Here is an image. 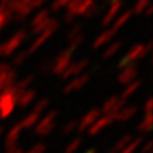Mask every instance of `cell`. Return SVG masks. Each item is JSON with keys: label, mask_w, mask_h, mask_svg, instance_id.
I'll list each match as a JSON object with an SVG mask.
<instances>
[{"label": "cell", "mask_w": 153, "mask_h": 153, "mask_svg": "<svg viewBox=\"0 0 153 153\" xmlns=\"http://www.w3.org/2000/svg\"><path fill=\"white\" fill-rule=\"evenodd\" d=\"M120 4H122V1H114L112 7L109 9L108 14H106V16H105V19H104V24H108V23H109L111 20L116 16V13H118V11H119V9H120Z\"/></svg>", "instance_id": "obj_1"}, {"label": "cell", "mask_w": 153, "mask_h": 153, "mask_svg": "<svg viewBox=\"0 0 153 153\" xmlns=\"http://www.w3.org/2000/svg\"><path fill=\"white\" fill-rule=\"evenodd\" d=\"M71 0H55L54 3H53V10L54 11H57V10H60L62 6H65V4H68Z\"/></svg>", "instance_id": "obj_8"}, {"label": "cell", "mask_w": 153, "mask_h": 153, "mask_svg": "<svg viewBox=\"0 0 153 153\" xmlns=\"http://www.w3.org/2000/svg\"><path fill=\"white\" fill-rule=\"evenodd\" d=\"M74 126H75V123H72V122H71V123H68V128H67V129H64V132H65V133H68V132L71 131Z\"/></svg>", "instance_id": "obj_17"}, {"label": "cell", "mask_w": 153, "mask_h": 153, "mask_svg": "<svg viewBox=\"0 0 153 153\" xmlns=\"http://www.w3.org/2000/svg\"><path fill=\"white\" fill-rule=\"evenodd\" d=\"M36 119H37V115L33 114L31 116H28V118H26V119H24V122H23V126H30V123H33Z\"/></svg>", "instance_id": "obj_14"}, {"label": "cell", "mask_w": 153, "mask_h": 153, "mask_svg": "<svg viewBox=\"0 0 153 153\" xmlns=\"http://www.w3.org/2000/svg\"><path fill=\"white\" fill-rule=\"evenodd\" d=\"M148 4H149V0H139L136 3V6H135V11H136V13H140V11H143V9Z\"/></svg>", "instance_id": "obj_9"}, {"label": "cell", "mask_w": 153, "mask_h": 153, "mask_svg": "<svg viewBox=\"0 0 153 153\" xmlns=\"http://www.w3.org/2000/svg\"><path fill=\"white\" fill-rule=\"evenodd\" d=\"M47 17H48V10H43V11H40V13H38L37 16H36V19H34V22H33L34 27H36V26H38L40 23H44L45 20H48Z\"/></svg>", "instance_id": "obj_3"}, {"label": "cell", "mask_w": 153, "mask_h": 153, "mask_svg": "<svg viewBox=\"0 0 153 153\" xmlns=\"http://www.w3.org/2000/svg\"><path fill=\"white\" fill-rule=\"evenodd\" d=\"M82 82H87V76H85V78H79V81H74L71 85H70V87L67 88V92H68V91H70L71 88H78V87H81Z\"/></svg>", "instance_id": "obj_13"}, {"label": "cell", "mask_w": 153, "mask_h": 153, "mask_svg": "<svg viewBox=\"0 0 153 153\" xmlns=\"http://www.w3.org/2000/svg\"><path fill=\"white\" fill-rule=\"evenodd\" d=\"M118 47H120V44H114V47H112V48H111L109 51H106V54H105V55H111V54H112V53H115Z\"/></svg>", "instance_id": "obj_16"}, {"label": "cell", "mask_w": 153, "mask_h": 153, "mask_svg": "<svg viewBox=\"0 0 153 153\" xmlns=\"http://www.w3.org/2000/svg\"><path fill=\"white\" fill-rule=\"evenodd\" d=\"M92 4H94V0H84V1L81 3V6H79V9H78V11H76V13H79V14H85V13H87V10Z\"/></svg>", "instance_id": "obj_5"}, {"label": "cell", "mask_w": 153, "mask_h": 153, "mask_svg": "<svg viewBox=\"0 0 153 153\" xmlns=\"http://www.w3.org/2000/svg\"><path fill=\"white\" fill-rule=\"evenodd\" d=\"M33 97H34V92L33 91H30V92H26L24 94V97H23V99H22V106H26V105L33 99Z\"/></svg>", "instance_id": "obj_10"}, {"label": "cell", "mask_w": 153, "mask_h": 153, "mask_svg": "<svg viewBox=\"0 0 153 153\" xmlns=\"http://www.w3.org/2000/svg\"><path fill=\"white\" fill-rule=\"evenodd\" d=\"M98 115H99V114H98V111H92V112L88 115V116H85V118H84V120H82L81 129H84V128H85V126H88L89 123H92L94 120L98 118Z\"/></svg>", "instance_id": "obj_2"}, {"label": "cell", "mask_w": 153, "mask_h": 153, "mask_svg": "<svg viewBox=\"0 0 153 153\" xmlns=\"http://www.w3.org/2000/svg\"><path fill=\"white\" fill-rule=\"evenodd\" d=\"M131 11H126L125 14H123V16L120 17V19H118V22H116V24H115V30H118V28L120 27V26H122V24H123V23L126 22V20H128V19H129V17H131ZM114 30V31H115Z\"/></svg>", "instance_id": "obj_7"}, {"label": "cell", "mask_w": 153, "mask_h": 153, "mask_svg": "<svg viewBox=\"0 0 153 153\" xmlns=\"http://www.w3.org/2000/svg\"><path fill=\"white\" fill-rule=\"evenodd\" d=\"M109 120H111V119H102V120H101V122H99V123H98V125L95 123V125H94V128H92V129H91V133H95V132H98L99 129L102 128V126H105V123H106V122L109 123Z\"/></svg>", "instance_id": "obj_12"}, {"label": "cell", "mask_w": 153, "mask_h": 153, "mask_svg": "<svg viewBox=\"0 0 153 153\" xmlns=\"http://www.w3.org/2000/svg\"><path fill=\"white\" fill-rule=\"evenodd\" d=\"M79 142H81V140H79V139H76V140H75V142H74V143H71V145H70V149H68V150H67L65 153H71L72 150H75V149H76V146L79 145Z\"/></svg>", "instance_id": "obj_15"}, {"label": "cell", "mask_w": 153, "mask_h": 153, "mask_svg": "<svg viewBox=\"0 0 153 153\" xmlns=\"http://www.w3.org/2000/svg\"><path fill=\"white\" fill-rule=\"evenodd\" d=\"M112 33H114V31H109V33H104V36H102V37L98 38V40L95 41V47H99V45H101V44L104 43V41H106V40H109L111 36H112Z\"/></svg>", "instance_id": "obj_11"}, {"label": "cell", "mask_w": 153, "mask_h": 153, "mask_svg": "<svg viewBox=\"0 0 153 153\" xmlns=\"http://www.w3.org/2000/svg\"><path fill=\"white\" fill-rule=\"evenodd\" d=\"M0 133H1V128H0Z\"/></svg>", "instance_id": "obj_19"}, {"label": "cell", "mask_w": 153, "mask_h": 153, "mask_svg": "<svg viewBox=\"0 0 153 153\" xmlns=\"http://www.w3.org/2000/svg\"><path fill=\"white\" fill-rule=\"evenodd\" d=\"M82 1H84V0H71V1L68 3V11L72 13V14H75L76 11H78V9H79V6H81Z\"/></svg>", "instance_id": "obj_4"}, {"label": "cell", "mask_w": 153, "mask_h": 153, "mask_svg": "<svg viewBox=\"0 0 153 153\" xmlns=\"http://www.w3.org/2000/svg\"><path fill=\"white\" fill-rule=\"evenodd\" d=\"M13 0H1V7H4L6 4H9V3H11Z\"/></svg>", "instance_id": "obj_18"}, {"label": "cell", "mask_w": 153, "mask_h": 153, "mask_svg": "<svg viewBox=\"0 0 153 153\" xmlns=\"http://www.w3.org/2000/svg\"><path fill=\"white\" fill-rule=\"evenodd\" d=\"M122 102H123V101H118V98H112L108 104L105 105L104 111H108V112H109V111L112 109V106H116V108H118L119 105H122Z\"/></svg>", "instance_id": "obj_6"}]
</instances>
